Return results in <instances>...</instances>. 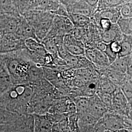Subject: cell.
I'll return each mask as SVG.
<instances>
[{
    "label": "cell",
    "mask_w": 132,
    "mask_h": 132,
    "mask_svg": "<svg viewBox=\"0 0 132 132\" xmlns=\"http://www.w3.org/2000/svg\"><path fill=\"white\" fill-rule=\"evenodd\" d=\"M69 19L74 28H85L91 23L89 17L80 14L70 13L69 14Z\"/></svg>",
    "instance_id": "obj_20"
},
{
    "label": "cell",
    "mask_w": 132,
    "mask_h": 132,
    "mask_svg": "<svg viewBox=\"0 0 132 132\" xmlns=\"http://www.w3.org/2000/svg\"><path fill=\"white\" fill-rule=\"evenodd\" d=\"M111 111L132 119V104L128 103L119 87L112 94Z\"/></svg>",
    "instance_id": "obj_5"
},
{
    "label": "cell",
    "mask_w": 132,
    "mask_h": 132,
    "mask_svg": "<svg viewBox=\"0 0 132 132\" xmlns=\"http://www.w3.org/2000/svg\"><path fill=\"white\" fill-rule=\"evenodd\" d=\"M13 124L17 132H34V116L29 113L19 115Z\"/></svg>",
    "instance_id": "obj_9"
},
{
    "label": "cell",
    "mask_w": 132,
    "mask_h": 132,
    "mask_svg": "<svg viewBox=\"0 0 132 132\" xmlns=\"http://www.w3.org/2000/svg\"><path fill=\"white\" fill-rule=\"evenodd\" d=\"M43 67L44 78L50 82L53 86L63 80L62 73L55 69Z\"/></svg>",
    "instance_id": "obj_17"
},
{
    "label": "cell",
    "mask_w": 132,
    "mask_h": 132,
    "mask_svg": "<svg viewBox=\"0 0 132 132\" xmlns=\"http://www.w3.org/2000/svg\"><path fill=\"white\" fill-rule=\"evenodd\" d=\"M1 95H2V94L0 93V96H1Z\"/></svg>",
    "instance_id": "obj_39"
},
{
    "label": "cell",
    "mask_w": 132,
    "mask_h": 132,
    "mask_svg": "<svg viewBox=\"0 0 132 132\" xmlns=\"http://www.w3.org/2000/svg\"><path fill=\"white\" fill-rule=\"evenodd\" d=\"M57 48V52L58 56L63 59H64L66 56L69 54L66 47L64 44V42L58 43L56 44Z\"/></svg>",
    "instance_id": "obj_30"
},
{
    "label": "cell",
    "mask_w": 132,
    "mask_h": 132,
    "mask_svg": "<svg viewBox=\"0 0 132 132\" xmlns=\"http://www.w3.org/2000/svg\"><path fill=\"white\" fill-rule=\"evenodd\" d=\"M15 34L24 40L28 39H32L40 42L36 37L34 28L22 16L20 17L18 27Z\"/></svg>",
    "instance_id": "obj_11"
},
{
    "label": "cell",
    "mask_w": 132,
    "mask_h": 132,
    "mask_svg": "<svg viewBox=\"0 0 132 132\" xmlns=\"http://www.w3.org/2000/svg\"><path fill=\"white\" fill-rule=\"evenodd\" d=\"M23 17L34 28L36 37L41 42L51 28L54 15L49 12L30 11Z\"/></svg>",
    "instance_id": "obj_2"
},
{
    "label": "cell",
    "mask_w": 132,
    "mask_h": 132,
    "mask_svg": "<svg viewBox=\"0 0 132 132\" xmlns=\"http://www.w3.org/2000/svg\"><path fill=\"white\" fill-rule=\"evenodd\" d=\"M72 100L76 107V113L77 115H80L87 113L90 105L89 97L84 96H76Z\"/></svg>",
    "instance_id": "obj_16"
},
{
    "label": "cell",
    "mask_w": 132,
    "mask_h": 132,
    "mask_svg": "<svg viewBox=\"0 0 132 132\" xmlns=\"http://www.w3.org/2000/svg\"><path fill=\"white\" fill-rule=\"evenodd\" d=\"M120 88L123 94L127 100L128 103L132 104V78H130L126 76V78Z\"/></svg>",
    "instance_id": "obj_25"
},
{
    "label": "cell",
    "mask_w": 132,
    "mask_h": 132,
    "mask_svg": "<svg viewBox=\"0 0 132 132\" xmlns=\"http://www.w3.org/2000/svg\"><path fill=\"white\" fill-rule=\"evenodd\" d=\"M24 40L15 33L4 35L0 42V54L17 52L26 48Z\"/></svg>",
    "instance_id": "obj_6"
},
{
    "label": "cell",
    "mask_w": 132,
    "mask_h": 132,
    "mask_svg": "<svg viewBox=\"0 0 132 132\" xmlns=\"http://www.w3.org/2000/svg\"><path fill=\"white\" fill-rule=\"evenodd\" d=\"M99 120L106 130L109 131L117 132L122 129L132 131V119L113 111H108Z\"/></svg>",
    "instance_id": "obj_3"
},
{
    "label": "cell",
    "mask_w": 132,
    "mask_h": 132,
    "mask_svg": "<svg viewBox=\"0 0 132 132\" xmlns=\"http://www.w3.org/2000/svg\"><path fill=\"white\" fill-rule=\"evenodd\" d=\"M63 42L68 52L71 54L76 56L85 55L84 44L76 39L72 33L65 35Z\"/></svg>",
    "instance_id": "obj_8"
},
{
    "label": "cell",
    "mask_w": 132,
    "mask_h": 132,
    "mask_svg": "<svg viewBox=\"0 0 132 132\" xmlns=\"http://www.w3.org/2000/svg\"><path fill=\"white\" fill-rule=\"evenodd\" d=\"M63 5L69 14H80L90 18L95 13L96 10L92 8L85 1H59Z\"/></svg>",
    "instance_id": "obj_7"
},
{
    "label": "cell",
    "mask_w": 132,
    "mask_h": 132,
    "mask_svg": "<svg viewBox=\"0 0 132 132\" xmlns=\"http://www.w3.org/2000/svg\"><path fill=\"white\" fill-rule=\"evenodd\" d=\"M120 43L121 47L118 55V58L127 56L132 54V35L123 34Z\"/></svg>",
    "instance_id": "obj_19"
},
{
    "label": "cell",
    "mask_w": 132,
    "mask_h": 132,
    "mask_svg": "<svg viewBox=\"0 0 132 132\" xmlns=\"http://www.w3.org/2000/svg\"><path fill=\"white\" fill-rule=\"evenodd\" d=\"M4 132H17L15 129V128L14 127V125L12 124H11L10 125H6V128L4 130Z\"/></svg>",
    "instance_id": "obj_35"
},
{
    "label": "cell",
    "mask_w": 132,
    "mask_h": 132,
    "mask_svg": "<svg viewBox=\"0 0 132 132\" xmlns=\"http://www.w3.org/2000/svg\"><path fill=\"white\" fill-rule=\"evenodd\" d=\"M98 32L101 41L106 44L115 41L120 42L122 40L123 34L117 24H112L111 28L106 31L98 30Z\"/></svg>",
    "instance_id": "obj_12"
},
{
    "label": "cell",
    "mask_w": 132,
    "mask_h": 132,
    "mask_svg": "<svg viewBox=\"0 0 132 132\" xmlns=\"http://www.w3.org/2000/svg\"><path fill=\"white\" fill-rule=\"evenodd\" d=\"M96 94L108 109L109 111H111L112 106V94L99 90L97 91Z\"/></svg>",
    "instance_id": "obj_27"
},
{
    "label": "cell",
    "mask_w": 132,
    "mask_h": 132,
    "mask_svg": "<svg viewBox=\"0 0 132 132\" xmlns=\"http://www.w3.org/2000/svg\"><path fill=\"white\" fill-rule=\"evenodd\" d=\"M74 27L68 17L54 16L51 28L45 38L52 39L56 36L64 37L72 32Z\"/></svg>",
    "instance_id": "obj_4"
},
{
    "label": "cell",
    "mask_w": 132,
    "mask_h": 132,
    "mask_svg": "<svg viewBox=\"0 0 132 132\" xmlns=\"http://www.w3.org/2000/svg\"><path fill=\"white\" fill-rule=\"evenodd\" d=\"M121 5H122L96 13H97L99 18L109 19L112 24H117L119 19L121 17L120 9Z\"/></svg>",
    "instance_id": "obj_15"
},
{
    "label": "cell",
    "mask_w": 132,
    "mask_h": 132,
    "mask_svg": "<svg viewBox=\"0 0 132 132\" xmlns=\"http://www.w3.org/2000/svg\"><path fill=\"white\" fill-rule=\"evenodd\" d=\"M108 45L110 50L114 53L118 55L119 52H120L121 50V47L120 42L115 41L109 44Z\"/></svg>",
    "instance_id": "obj_33"
},
{
    "label": "cell",
    "mask_w": 132,
    "mask_h": 132,
    "mask_svg": "<svg viewBox=\"0 0 132 132\" xmlns=\"http://www.w3.org/2000/svg\"><path fill=\"white\" fill-rule=\"evenodd\" d=\"M6 125H0V132H4L5 128H6Z\"/></svg>",
    "instance_id": "obj_36"
},
{
    "label": "cell",
    "mask_w": 132,
    "mask_h": 132,
    "mask_svg": "<svg viewBox=\"0 0 132 132\" xmlns=\"http://www.w3.org/2000/svg\"><path fill=\"white\" fill-rule=\"evenodd\" d=\"M41 43L44 46L47 52L52 55L53 58L59 57L58 55L56 45L52 41V39L44 38L41 41Z\"/></svg>",
    "instance_id": "obj_26"
},
{
    "label": "cell",
    "mask_w": 132,
    "mask_h": 132,
    "mask_svg": "<svg viewBox=\"0 0 132 132\" xmlns=\"http://www.w3.org/2000/svg\"><path fill=\"white\" fill-rule=\"evenodd\" d=\"M51 13L53 14L54 16L69 17V13L66 10V7L60 3L58 9L55 11L51 12Z\"/></svg>",
    "instance_id": "obj_31"
},
{
    "label": "cell",
    "mask_w": 132,
    "mask_h": 132,
    "mask_svg": "<svg viewBox=\"0 0 132 132\" xmlns=\"http://www.w3.org/2000/svg\"><path fill=\"white\" fill-rule=\"evenodd\" d=\"M117 87L106 76L100 75L99 76L98 90L112 94Z\"/></svg>",
    "instance_id": "obj_21"
},
{
    "label": "cell",
    "mask_w": 132,
    "mask_h": 132,
    "mask_svg": "<svg viewBox=\"0 0 132 132\" xmlns=\"http://www.w3.org/2000/svg\"><path fill=\"white\" fill-rule=\"evenodd\" d=\"M126 1H98V3L97 6L96 12H99L103 10H107L109 9H111L118 6L122 5Z\"/></svg>",
    "instance_id": "obj_24"
},
{
    "label": "cell",
    "mask_w": 132,
    "mask_h": 132,
    "mask_svg": "<svg viewBox=\"0 0 132 132\" xmlns=\"http://www.w3.org/2000/svg\"><path fill=\"white\" fill-rule=\"evenodd\" d=\"M117 132H132V131H130L129 130H128L127 129H121L120 130H119Z\"/></svg>",
    "instance_id": "obj_37"
},
{
    "label": "cell",
    "mask_w": 132,
    "mask_h": 132,
    "mask_svg": "<svg viewBox=\"0 0 132 132\" xmlns=\"http://www.w3.org/2000/svg\"><path fill=\"white\" fill-rule=\"evenodd\" d=\"M19 115L0 108V125H7L12 124Z\"/></svg>",
    "instance_id": "obj_23"
},
{
    "label": "cell",
    "mask_w": 132,
    "mask_h": 132,
    "mask_svg": "<svg viewBox=\"0 0 132 132\" xmlns=\"http://www.w3.org/2000/svg\"><path fill=\"white\" fill-rule=\"evenodd\" d=\"M103 52L105 54V55L108 59L110 63V65L118 58V55L117 54L114 53L110 50L108 44L106 45L105 50H104Z\"/></svg>",
    "instance_id": "obj_32"
},
{
    "label": "cell",
    "mask_w": 132,
    "mask_h": 132,
    "mask_svg": "<svg viewBox=\"0 0 132 132\" xmlns=\"http://www.w3.org/2000/svg\"><path fill=\"white\" fill-rule=\"evenodd\" d=\"M131 56H132V54L127 56L118 58L113 63L109 66V69L121 73L122 74H125L127 69L128 62L129 58Z\"/></svg>",
    "instance_id": "obj_18"
},
{
    "label": "cell",
    "mask_w": 132,
    "mask_h": 132,
    "mask_svg": "<svg viewBox=\"0 0 132 132\" xmlns=\"http://www.w3.org/2000/svg\"><path fill=\"white\" fill-rule=\"evenodd\" d=\"M121 17L124 18H132V1H126L120 9Z\"/></svg>",
    "instance_id": "obj_28"
},
{
    "label": "cell",
    "mask_w": 132,
    "mask_h": 132,
    "mask_svg": "<svg viewBox=\"0 0 132 132\" xmlns=\"http://www.w3.org/2000/svg\"><path fill=\"white\" fill-rule=\"evenodd\" d=\"M64 60L66 63V66L68 68L76 70L78 61V56H75L69 53Z\"/></svg>",
    "instance_id": "obj_29"
},
{
    "label": "cell",
    "mask_w": 132,
    "mask_h": 132,
    "mask_svg": "<svg viewBox=\"0 0 132 132\" xmlns=\"http://www.w3.org/2000/svg\"><path fill=\"white\" fill-rule=\"evenodd\" d=\"M56 132V131H54V130H52V131H51V132Z\"/></svg>",
    "instance_id": "obj_38"
},
{
    "label": "cell",
    "mask_w": 132,
    "mask_h": 132,
    "mask_svg": "<svg viewBox=\"0 0 132 132\" xmlns=\"http://www.w3.org/2000/svg\"><path fill=\"white\" fill-rule=\"evenodd\" d=\"M89 99L90 105L88 113L98 120L100 119L108 112V109L101 101L96 94L89 97Z\"/></svg>",
    "instance_id": "obj_10"
},
{
    "label": "cell",
    "mask_w": 132,
    "mask_h": 132,
    "mask_svg": "<svg viewBox=\"0 0 132 132\" xmlns=\"http://www.w3.org/2000/svg\"><path fill=\"white\" fill-rule=\"evenodd\" d=\"M86 3L93 9H95L96 10V8L97 4L98 3V0H86L85 1Z\"/></svg>",
    "instance_id": "obj_34"
},
{
    "label": "cell",
    "mask_w": 132,
    "mask_h": 132,
    "mask_svg": "<svg viewBox=\"0 0 132 132\" xmlns=\"http://www.w3.org/2000/svg\"><path fill=\"white\" fill-rule=\"evenodd\" d=\"M34 132H50L52 130V124L46 116L33 114Z\"/></svg>",
    "instance_id": "obj_13"
},
{
    "label": "cell",
    "mask_w": 132,
    "mask_h": 132,
    "mask_svg": "<svg viewBox=\"0 0 132 132\" xmlns=\"http://www.w3.org/2000/svg\"><path fill=\"white\" fill-rule=\"evenodd\" d=\"M117 24L122 34L132 35V18H124L121 17Z\"/></svg>",
    "instance_id": "obj_22"
},
{
    "label": "cell",
    "mask_w": 132,
    "mask_h": 132,
    "mask_svg": "<svg viewBox=\"0 0 132 132\" xmlns=\"http://www.w3.org/2000/svg\"><path fill=\"white\" fill-rule=\"evenodd\" d=\"M32 94V87L29 84L12 85L1 95L0 108L18 115L28 113Z\"/></svg>",
    "instance_id": "obj_1"
},
{
    "label": "cell",
    "mask_w": 132,
    "mask_h": 132,
    "mask_svg": "<svg viewBox=\"0 0 132 132\" xmlns=\"http://www.w3.org/2000/svg\"><path fill=\"white\" fill-rule=\"evenodd\" d=\"M44 79L42 67L31 63L29 67L27 76L29 84H32Z\"/></svg>",
    "instance_id": "obj_14"
}]
</instances>
